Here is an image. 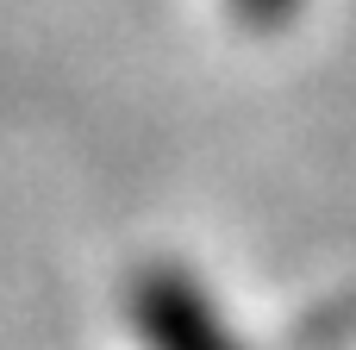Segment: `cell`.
Listing matches in <instances>:
<instances>
[{
  "instance_id": "obj_1",
  "label": "cell",
  "mask_w": 356,
  "mask_h": 350,
  "mask_svg": "<svg viewBox=\"0 0 356 350\" xmlns=\"http://www.w3.org/2000/svg\"><path fill=\"white\" fill-rule=\"evenodd\" d=\"M131 326L150 350H238L207 294L181 269H144L131 276Z\"/></svg>"
},
{
  "instance_id": "obj_2",
  "label": "cell",
  "mask_w": 356,
  "mask_h": 350,
  "mask_svg": "<svg viewBox=\"0 0 356 350\" xmlns=\"http://www.w3.org/2000/svg\"><path fill=\"white\" fill-rule=\"evenodd\" d=\"M232 6H238V19H250L257 31H275L282 19L300 13V0H232Z\"/></svg>"
}]
</instances>
